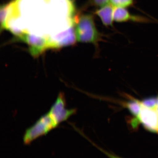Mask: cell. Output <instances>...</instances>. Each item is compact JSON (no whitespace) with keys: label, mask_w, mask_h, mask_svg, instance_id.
<instances>
[{"label":"cell","mask_w":158,"mask_h":158,"mask_svg":"<svg viewBox=\"0 0 158 158\" xmlns=\"http://www.w3.org/2000/svg\"><path fill=\"white\" fill-rule=\"evenodd\" d=\"M16 40L26 43L28 46L29 53L32 56L38 57L47 50L50 49L48 37L29 32H24Z\"/></svg>","instance_id":"3"},{"label":"cell","mask_w":158,"mask_h":158,"mask_svg":"<svg viewBox=\"0 0 158 158\" xmlns=\"http://www.w3.org/2000/svg\"><path fill=\"white\" fill-rule=\"evenodd\" d=\"M15 2H10L6 4H3L0 9V23L1 32L7 30V23L10 15L12 13L14 8Z\"/></svg>","instance_id":"9"},{"label":"cell","mask_w":158,"mask_h":158,"mask_svg":"<svg viewBox=\"0 0 158 158\" xmlns=\"http://www.w3.org/2000/svg\"><path fill=\"white\" fill-rule=\"evenodd\" d=\"M58 125L51 113L48 112L26 130L23 138L24 144H31L37 138L48 134Z\"/></svg>","instance_id":"2"},{"label":"cell","mask_w":158,"mask_h":158,"mask_svg":"<svg viewBox=\"0 0 158 158\" xmlns=\"http://www.w3.org/2000/svg\"><path fill=\"white\" fill-rule=\"evenodd\" d=\"M48 37L50 49H57L73 45L77 40L74 24L65 30Z\"/></svg>","instance_id":"4"},{"label":"cell","mask_w":158,"mask_h":158,"mask_svg":"<svg viewBox=\"0 0 158 158\" xmlns=\"http://www.w3.org/2000/svg\"><path fill=\"white\" fill-rule=\"evenodd\" d=\"M114 9V6L109 3L99 7L95 11V14L99 17L105 27H113Z\"/></svg>","instance_id":"8"},{"label":"cell","mask_w":158,"mask_h":158,"mask_svg":"<svg viewBox=\"0 0 158 158\" xmlns=\"http://www.w3.org/2000/svg\"><path fill=\"white\" fill-rule=\"evenodd\" d=\"M110 2V0H92L94 6L100 7Z\"/></svg>","instance_id":"13"},{"label":"cell","mask_w":158,"mask_h":158,"mask_svg":"<svg viewBox=\"0 0 158 158\" xmlns=\"http://www.w3.org/2000/svg\"><path fill=\"white\" fill-rule=\"evenodd\" d=\"M73 21L77 41L98 46L99 42L102 40V35L97 29L93 15L82 14Z\"/></svg>","instance_id":"1"},{"label":"cell","mask_w":158,"mask_h":158,"mask_svg":"<svg viewBox=\"0 0 158 158\" xmlns=\"http://www.w3.org/2000/svg\"><path fill=\"white\" fill-rule=\"evenodd\" d=\"M142 106L150 109H156L157 102V97H151L141 101Z\"/></svg>","instance_id":"11"},{"label":"cell","mask_w":158,"mask_h":158,"mask_svg":"<svg viewBox=\"0 0 158 158\" xmlns=\"http://www.w3.org/2000/svg\"><path fill=\"white\" fill-rule=\"evenodd\" d=\"M113 20L117 23H124L129 21L137 23H147L148 19L146 18L131 14L126 8L114 7Z\"/></svg>","instance_id":"7"},{"label":"cell","mask_w":158,"mask_h":158,"mask_svg":"<svg viewBox=\"0 0 158 158\" xmlns=\"http://www.w3.org/2000/svg\"><path fill=\"white\" fill-rule=\"evenodd\" d=\"M126 107L127 108L130 113H131L133 116L138 117L140 114L142 107L141 102L138 100L134 98L130 101L126 103Z\"/></svg>","instance_id":"10"},{"label":"cell","mask_w":158,"mask_h":158,"mask_svg":"<svg viewBox=\"0 0 158 158\" xmlns=\"http://www.w3.org/2000/svg\"><path fill=\"white\" fill-rule=\"evenodd\" d=\"M49 112L59 125L73 115L76 110L66 108L65 97L63 94L60 93Z\"/></svg>","instance_id":"5"},{"label":"cell","mask_w":158,"mask_h":158,"mask_svg":"<svg viewBox=\"0 0 158 158\" xmlns=\"http://www.w3.org/2000/svg\"><path fill=\"white\" fill-rule=\"evenodd\" d=\"M114 7L127 8L132 6L134 0H110V2Z\"/></svg>","instance_id":"12"},{"label":"cell","mask_w":158,"mask_h":158,"mask_svg":"<svg viewBox=\"0 0 158 158\" xmlns=\"http://www.w3.org/2000/svg\"><path fill=\"white\" fill-rule=\"evenodd\" d=\"M156 109L158 112V96L157 97V102L156 106Z\"/></svg>","instance_id":"15"},{"label":"cell","mask_w":158,"mask_h":158,"mask_svg":"<svg viewBox=\"0 0 158 158\" xmlns=\"http://www.w3.org/2000/svg\"><path fill=\"white\" fill-rule=\"evenodd\" d=\"M98 148V149L100 150L102 152H103L107 156H108L109 158H122L118 156L115 155L114 154L112 153H110L109 152H108L107 151H106L104 150L102 148H100L98 147V146H96Z\"/></svg>","instance_id":"14"},{"label":"cell","mask_w":158,"mask_h":158,"mask_svg":"<svg viewBox=\"0 0 158 158\" xmlns=\"http://www.w3.org/2000/svg\"><path fill=\"white\" fill-rule=\"evenodd\" d=\"M137 117L145 130L158 134V112L156 109H150L142 106L141 112Z\"/></svg>","instance_id":"6"}]
</instances>
